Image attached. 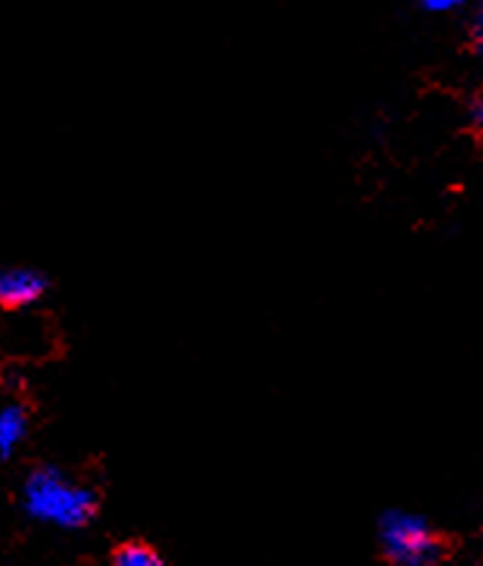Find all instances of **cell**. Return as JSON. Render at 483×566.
I'll list each match as a JSON object with an SVG mask.
<instances>
[{"label": "cell", "instance_id": "1", "mask_svg": "<svg viewBox=\"0 0 483 566\" xmlns=\"http://www.w3.org/2000/svg\"><path fill=\"white\" fill-rule=\"evenodd\" d=\"M23 513L38 524L57 530H80L97 513V495L92 486L60 473L57 467H38L20 486Z\"/></svg>", "mask_w": 483, "mask_h": 566}, {"label": "cell", "instance_id": "8", "mask_svg": "<svg viewBox=\"0 0 483 566\" xmlns=\"http://www.w3.org/2000/svg\"><path fill=\"white\" fill-rule=\"evenodd\" d=\"M472 117H475V126L483 132V101L475 103V108H472Z\"/></svg>", "mask_w": 483, "mask_h": 566}, {"label": "cell", "instance_id": "5", "mask_svg": "<svg viewBox=\"0 0 483 566\" xmlns=\"http://www.w3.org/2000/svg\"><path fill=\"white\" fill-rule=\"evenodd\" d=\"M112 566H166V560L154 546L143 544V541H128L114 549Z\"/></svg>", "mask_w": 483, "mask_h": 566}, {"label": "cell", "instance_id": "9", "mask_svg": "<svg viewBox=\"0 0 483 566\" xmlns=\"http://www.w3.org/2000/svg\"><path fill=\"white\" fill-rule=\"evenodd\" d=\"M481 3H483V0H481Z\"/></svg>", "mask_w": 483, "mask_h": 566}, {"label": "cell", "instance_id": "2", "mask_svg": "<svg viewBox=\"0 0 483 566\" xmlns=\"http://www.w3.org/2000/svg\"><path fill=\"white\" fill-rule=\"evenodd\" d=\"M381 546L396 566H432L441 560V541L424 518L412 513H387L381 518Z\"/></svg>", "mask_w": 483, "mask_h": 566}, {"label": "cell", "instance_id": "4", "mask_svg": "<svg viewBox=\"0 0 483 566\" xmlns=\"http://www.w3.org/2000/svg\"><path fill=\"white\" fill-rule=\"evenodd\" d=\"M29 407L20 399L0 401V464L12 459L27 441L29 433Z\"/></svg>", "mask_w": 483, "mask_h": 566}, {"label": "cell", "instance_id": "6", "mask_svg": "<svg viewBox=\"0 0 483 566\" xmlns=\"http://www.w3.org/2000/svg\"><path fill=\"white\" fill-rule=\"evenodd\" d=\"M421 7L427 9V12H452V9H458L464 0H418Z\"/></svg>", "mask_w": 483, "mask_h": 566}, {"label": "cell", "instance_id": "7", "mask_svg": "<svg viewBox=\"0 0 483 566\" xmlns=\"http://www.w3.org/2000/svg\"><path fill=\"white\" fill-rule=\"evenodd\" d=\"M475 49L483 57V3L481 9H477V18H475Z\"/></svg>", "mask_w": 483, "mask_h": 566}, {"label": "cell", "instance_id": "3", "mask_svg": "<svg viewBox=\"0 0 483 566\" xmlns=\"http://www.w3.org/2000/svg\"><path fill=\"white\" fill-rule=\"evenodd\" d=\"M46 276L34 268L9 265L0 268V305L3 307H29L46 294Z\"/></svg>", "mask_w": 483, "mask_h": 566}]
</instances>
